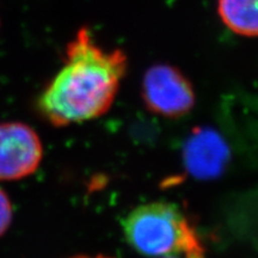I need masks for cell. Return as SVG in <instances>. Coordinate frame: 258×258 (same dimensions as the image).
<instances>
[{
  "instance_id": "obj_1",
  "label": "cell",
  "mask_w": 258,
  "mask_h": 258,
  "mask_svg": "<svg viewBox=\"0 0 258 258\" xmlns=\"http://www.w3.org/2000/svg\"><path fill=\"white\" fill-rule=\"evenodd\" d=\"M127 69L123 50L104 49L82 28L67 44L62 67L38 97V111L55 127L101 117L111 108Z\"/></svg>"
},
{
  "instance_id": "obj_2",
  "label": "cell",
  "mask_w": 258,
  "mask_h": 258,
  "mask_svg": "<svg viewBox=\"0 0 258 258\" xmlns=\"http://www.w3.org/2000/svg\"><path fill=\"white\" fill-rule=\"evenodd\" d=\"M124 239L137 252L147 257L180 254L205 258L201 238L188 218L170 202L138 206L122 220Z\"/></svg>"
},
{
  "instance_id": "obj_3",
  "label": "cell",
  "mask_w": 258,
  "mask_h": 258,
  "mask_svg": "<svg viewBox=\"0 0 258 258\" xmlns=\"http://www.w3.org/2000/svg\"><path fill=\"white\" fill-rule=\"evenodd\" d=\"M144 104L154 115L179 118L195 106L196 95L190 80L182 71L167 63L147 69L141 83Z\"/></svg>"
},
{
  "instance_id": "obj_4",
  "label": "cell",
  "mask_w": 258,
  "mask_h": 258,
  "mask_svg": "<svg viewBox=\"0 0 258 258\" xmlns=\"http://www.w3.org/2000/svg\"><path fill=\"white\" fill-rule=\"evenodd\" d=\"M43 157L41 139L22 122L0 123V180H18L32 175Z\"/></svg>"
},
{
  "instance_id": "obj_5",
  "label": "cell",
  "mask_w": 258,
  "mask_h": 258,
  "mask_svg": "<svg viewBox=\"0 0 258 258\" xmlns=\"http://www.w3.org/2000/svg\"><path fill=\"white\" fill-rule=\"evenodd\" d=\"M230 147L220 133L208 127L195 128L182 148L186 172L200 180L218 178L230 163Z\"/></svg>"
},
{
  "instance_id": "obj_6",
  "label": "cell",
  "mask_w": 258,
  "mask_h": 258,
  "mask_svg": "<svg viewBox=\"0 0 258 258\" xmlns=\"http://www.w3.org/2000/svg\"><path fill=\"white\" fill-rule=\"evenodd\" d=\"M222 23L244 37H258V0H218Z\"/></svg>"
},
{
  "instance_id": "obj_7",
  "label": "cell",
  "mask_w": 258,
  "mask_h": 258,
  "mask_svg": "<svg viewBox=\"0 0 258 258\" xmlns=\"http://www.w3.org/2000/svg\"><path fill=\"white\" fill-rule=\"evenodd\" d=\"M14 217V209L10 198L4 190L0 188V237L9 230Z\"/></svg>"
},
{
  "instance_id": "obj_8",
  "label": "cell",
  "mask_w": 258,
  "mask_h": 258,
  "mask_svg": "<svg viewBox=\"0 0 258 258\" xmlns=\"http://www.w3.org/2000/svg\"><path fill=\"white\" fill-rule=\"evenodd\" d=\"M69 258H115L110 256H105V254H97V256H89V254H78V256H73Z\"/></svg>"
},
{
  "instance_id": "obj_9",
  "label": "cell",
  "mask_w": 258,
  "mask_h": 258,
  "mask_svg": "<svg viewBox=\"0 0 258 258\" xmlns=\"http://www.w3.org/2000/svg\"><path fill=\"white\" fill-rule=\"evenodd\" d=\"M157 258H176V257H173V256H165V257H157Z\"/></svg>"
}]
</instances>
